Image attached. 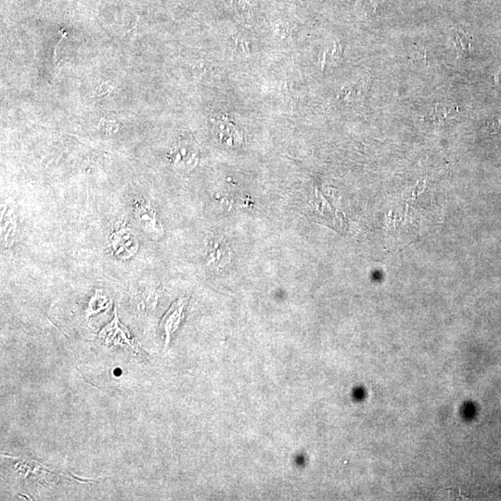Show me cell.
Returning a JSON list of instances; mask_svg holds the SVG:
<instances>
[{
  "label": "cell",
  "mask_w": 501,
  "mask_h": 501,
  "mask_svg": "<svg viewBox=\"0 0 501 501\" xmlns=\"http://www.w3.org/2000/svg\"><path fill=\"white\" fill-rule=\"evenodd\" d=\"M134 215L139 228L152 239L157 240L164 234L163 226L156 217V213L149 201H136Z\"/></svg>",
  "instance_id": "obj_1"
},
{
  "label": "cell",
  "mask_w": 501,
  "mask_h": 501,
  "mask_svg": "<svg viewBox=\"0 0 501 501\" xmlns=\"http://www.w3.org/2000/svg\"><path fill=\"white\" fill-rule=\"evenodd\" d=\"M111 246L117 259H128L138 251L139 240L130 229L122 226L111 234Z\"/></svg>",
  "instance_id": "obj_2"
},
{
  "label": "cell",
  "mask_w": 501,
  "mask_h": 501,
  "mask_svg": "<svg viewBox=\"0 0 501 501\" xmlns=\"http://www.w3.org/2000/svg\"><path fill=\"white\" fill-rule=\"evenodd\" d=\"M174 167L182 172H190L198 164V148L192 141H180L171 153Z\"/></svg>",
  "instance_id": "obj_3"
},
{
  "label": "cell",
  "mask_w": 501,
  "mask_h": 501,
  "mask_svg": "<svg viewBox=\"0 0 501 501\" xmlns=\"http://www.w3.org/2000/svg\"><path fill=\"white\" fill-rule=\"evenodd\" d=\"M100 339H102L107 344H127L128 346L134 347L130 332L120 323L117 318L116 311H114L113 321L100 332Z\"/></svg>",
  "instance_id": "obj_4"
},
{
  "label": "cell",
  "mask_w": 501,
  "mask_h": 501,
  "mask_svg": "<svg viewBox=\"0 0 501 501\" xmlns=\"http://www.w3.org/2000/svg\"><path fill=\"white\" fill-rule=\"evenodd\" d=\"M185 306L184 300H179L176 302L175 304L171 307V309L168 310L166 316H164L163 321H161L160 326L164 330L167 335V346L169 343L171 334L176 331V328L180 323L182 318V313H183V309Z\"/></svg>",
  "instance_id": "obj_5"
},
{
  "label": "cell",
  "mask_w": 501,
  "mask_h": 501,
  "mask_svg": "<svg viewBox=\"0 0 501 501\" xmlns=\"http://www.w3.org/2000/svg\"><path fill=\"white\" fill-rule=\"evenodd\" d=\"M210 257H211V262L213 264H221L222 262H228L229 257V247L226 248V245H221L220 242H211L210 245Z\"/></svg>",
  "instance_id": "obj_6"
},
{
  "label": "cell",
  "mask_w": 501,
  "mask_h": 501,
  "mask_svg": "<svg viewBox=\"0 0 501 501\" xmlns=\"http://www.w3.org/2000/svg\"><path fill=\"white\" fill-rule=\"evenodd\" d=\"M107 307H109L107 298L102 295V293H97L89 302L88 314V316L95 314V313L102 311V310L106 309Z\"/></svg>",
  "instance_id": "obj_7"
},
{
  "label": "cell",
  "mask_w": 501,
  "mask_h": 501,
  "mask_svg": "<svg viewBox=\"0 0 501 501\" xmlns=\"http://www.w3.org/2000/svg\"><path fill=\"white\" fill-rule=\"evenodd\" d=\"M66 35H67V33H64L63 38H61V40L58 42L57 46L55 47L54 54H53V58H54V61L56 63H58V61H57V50H58L59 45H60L61 43V41L63 40V38H65Z\"/></svg>",
  "instance_id": "obj_8"
}]
</instances>
